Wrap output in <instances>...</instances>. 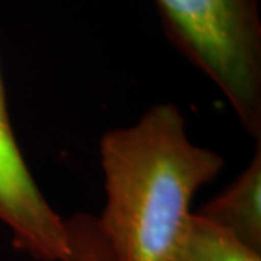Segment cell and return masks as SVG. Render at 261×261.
<instances>
[{"label":"cell","instance_id":"6da1fadb","mask_svg":"<svg viewBox=\"0 0 261 261\" xmlns=\"http://www.w3.org/2000/svg\"><path fill=\"white\" fill-rule=\"evenodd\" d=\"M99 152L106 203L96 218L116 261H173L193 196L221 173L224 157L190 141L173 103L106 130Z\"/></svg>","mask_w":261,"mask_h":261},{"label":"cell","instance_id":"7a4b0ae2","mask_svg":"<svg viewBox=\"0 0 261 261\" xmlns=\"http://www.w3.org/2000/svg\"><path fill=\"white\" fill-rule=\"evenodd\" d=\"M168 41L261 141L260 0H154Z\"/></svg>","mask_w":261,"mask_h":261},{"label":"cell","instance_id":"3957f363","mask_svg":"<svg viewBox=\"0 0 261 261\" xmlns=\"http://www.w3.org/2000/svg\"><path fill=\"white\" fill-rule=\"evenodd\" d=\"M0 222L16 250L38 261H71L65 219L42 195L19 148L0 71Z\"/></svg>","mask_w":261,"mask_h":261},{"label":"cell","instance_id":"277c9868","mask_svg":"<svg viewBox=\"0 0 261 261\" xmlns=\"http://www.w3.org/2000/svg\"><path fill=\"white\" fill-rule=\"evenodd\" d=\"M195 214L261 252V141L243 173Z\"/></svg>","mask_w":261,"mask_h":261},{"label":"cell","instance_id":"5b68a950","mask_svg":"<svg viewBox=\"0 0 261 261\" xmlns=\"http://www.w3.org/2000/svg\"><path fill=\"white\" fill-rule=\"evenodd\" d=\"M173 261H261V252L192 212L180 233Z\"/></svg>","mask_w":261,"mask_h":261},{"label":"cell","instance_id":"8992f818","mask_svg":"<svg viewBox=\"0 0 261 261\" xmlns=\"http://www.w3.org/2000/svg\"><path fill=\"white\" fill-rule=\"evenodd\" d=\"M65 226L71 261H116L96 216L80 212L65 219Z\"/></svg>","mask_w":261,"mask_h":261}]
</instances>
